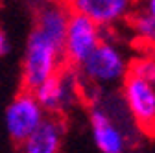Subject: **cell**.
I'll use <instances>...</instances> for the list:
<instances>
[{
  "label": "cell",
  "mask_w": 155,
  "mask_h": 153,
  "mask_svg": "<svg viewBox=\"0 0 155 153\" xmlns=\"http://www.w3.org/2000/svg\"><path fill=\"white\" fill-rule=\"evenodd\" d=\"M131 61L124 48L105 35L102 43L94 48L87 59L76 67V72L83 87L92 89H113L122 85L129 74Z\"/></svg>",
  "instance_id": "cell-1"
},
{
  "label": "cell",
  "mask_w": 155,
  "mask_h": 153,
  "mask_svg": "<svg viewBox=\"0 0 155 153\" xmlns=\"http://www.w3.org/2000/svg\"><path fill=\"white\" fill-rule=\"evenodd\" d=\"M63 63H65L63 46L55 44L54 41H50L48 37H45L41 31L33 28L26 41L21 67L24 89L33 90L37 85L50 80L52 76H55L63 68Z\"/></svg>",
  "instance_id": "cell-2"
},
{
  "label": "cell",
  "mask_w": 155,
  "mask_h": 153,
  "mask_svg": "<svg viewBox=\"0 0 155 153\" xmlns=\"http://www.w3.org/2000/svg\"><path fill=\"white\" fill-rule=\"evenodd\" d=\"M120 98L131 120L140 129L155 133V83L129 72L120 85Z\"/></svg>",
  "instance_id": "cell-3"
},
{
  "label": "cell",
  "mask_w": 155,
  "mask_h": 153,
  "mask_svg": "<svg viewBox=\"0 0 155 153\" xmlns=\"http://www.w3.org/2000/svg\"><path fill=\"white\" fill-rule=\"evenodd\" d=\"M81 80L74 70H59L50 80L33 89L35 98L46 114H61L70 111L81 98Z\"/></svg>",
  "instance_id": "cell-4"
},
{
  "label": "cell",
  "mask_w": 155,
  "mask_h": 153,
  "mask_svg": "<svg viewBox=\"0 0 155 153\" xmlns=\"http://www.w3.org/2000/svg\"><path fill=\"white\" fill-rule=\"evenodd\" d=\"M105 37L104 28L98 26L89 17L72 13L68 17V26L63 41V57L70 67H80L87 57L94 52V48Z\"/></svg>",
  "instance_id": "cell-5"
},
{
  "label": "cell",
  "mask_w": 155,
  "mask_h": 153,
  "mask_svg": "<svg viewBox=\"0 0 155 153\" xmlns=\"http://www.w3.org/2000/svg\"><path fill=\"white\" fill-rule=\"evenodd\" d=\"M46 118V111L35 98L33 90L24 89L8 103L4 111V127L8 137L21 144Z\"/></svg>",
  "instance_id": "cell-6"
},
{
  "label": "cell",
  "mask_w": 155,
  "mask_h": 153,
  "mask_svg": "<svg viewBox=\"0 0 155 153\" xmlns=\"http://www.w3.org/2000/svg\"><path fill=\"white\" fill-rule=\"evenodd\" d=\"M89 127L94 146L100 153H126L127 135L116 112L105 103H94L89 111Z\"/></svg>",
  "instance_id": "cell-7"
},
{
  "label": "cell",
  "mask_w": 155,
  "mask_h": 153,
  "mask_svg": "<svg viewBox=\"0 0 155 153\" xmlns=\"http://www.w3.org/2000/svg\"><path fill=\"white\" fill-rule=\"evenodd\" d=\"M139 0H67L72 13L89 17L104 30L114 28L131 17Z\"/></svg>",
  "instance_id": "cell-8"
},
{
  "label": "cell",
  "mask_w": 155,
  "mask_h": 153,
  "mask_svg": "<svg viewBox=\"0 0 155 153\" xmlns=\"http://www.w3.org/2000/svg\"><path fill=\"white\" fill-rule=\"evenodd\" d=\"M65 122L59 114H46L37 129L21 142V153H61Z\"/></svg>",
  "instance_id": "cell-9"
},
{
  "label": "cell",
  "mask_w": 155,
  "mask_h": 153,
  "mask_svg": "<svg viewBox=\"0 0 155 153\" xmlns=\"http://www.w3.org/2000/svg\"><path fill=\"white\" fill-rule=\"evenodd\" d=\"M68 17H70L68 6L57 4V2H46L37 9L33 28L37 31H41L45 37H48L50 41H54L55 44L63 46L67 26H68Z\"/></svg>",
  "instance_id": "cell-10"
},
{
  "label": "cell",
  "mask_w": 155,
  "mask_h": 153,
  "mask_svg": "<svg viewBox=\"0 0 155 153\" xmlns=\"http://www.w3.org/2000/svg\"><path fill=\"white\" fill-rule=\"evenodd\" d=\"M129 24L137 41H140L150 48H155V18L150 13L137 8L129 17Z\"/></svg>",
  "instance_id": "cell-11"
},
{
  "label": "cell",
  "mask_w": 155,
  "mask_h": 153,
  "mask_svg": "<svg viewBox=\"0 0 155 153\" xmlns=\"http://www.w3.org/2000/svg\"><path fill=\"white\" fill-rule=\"evenodd\" d=\"M129 72L144 76V78H148L155 83V55H140L137 59H133Z\"/></svg>",
  "instance_id": "cell-12"
},
{
  "label": "cell",
  "mask_w": 155,
  "mask_h": 153,
  "mask_svg": "<svg viewBox=\"0 0 155 153\" xmlns=\"http://www.w3.org/2000/svg\"><path fill=\"white\" fill-rule=\"evenodd\" d=\"M137 8L144 9L146 13H150V15H151V17L155 18V0H139Z\"/></svg>",
  "instance_id": "cell-13"
},
{
  "label": "cell",
  "mask_w": 155,
  "mask_h": 153,
  "mask_svg": "<svg viewBox=\"0 0 155 153\" xmlns=\"http://www.w3.org/2000/svg\"><path fill=\"white\" fill-rule=\"evenodd\" d=\"M9 50V41H8V35L0 30V55H4Z\"/></svg>",
  "instance_id": "cell-14"
}]
</instances>
